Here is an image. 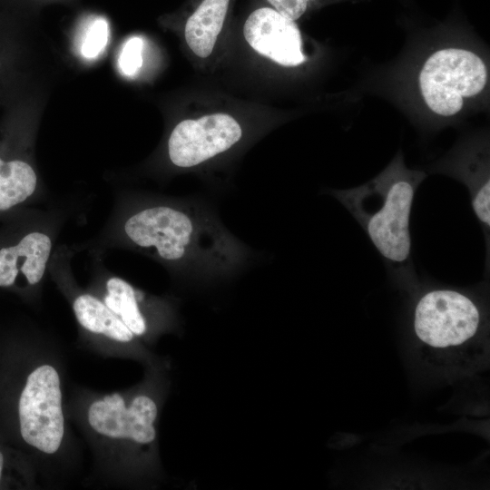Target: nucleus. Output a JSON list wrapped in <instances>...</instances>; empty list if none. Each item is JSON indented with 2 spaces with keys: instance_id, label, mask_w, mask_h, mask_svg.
Wrapping results in <instances>:
<instances>
[{
  "instance_id": "f257e3e1",
  "label": "nucleus",
  "mask_w": 490,
  "mask_h": 490,
  "mask_svg": "<svg viewBox=\"0 0 490 490\" xmlns=\"http://www.w3.org/2000/svg\"><path fill=\"white\" fill-rule=\"evenodd\" d=\"M72 247L103 256L110 250L132 251L175 278L200 279L230 277L253 255L208 201L134 190L114 192L103 227Z\"/></svg>"
},
{
  "instance_id": "f03ea898",
  "label": "nucleus",
  "mask_w": 490,
  "mask_h": 490,
  "mask_svg": "<svg viewBox=\"0 0 490 490\" xmlns=\"http://www.w3.org/2000/svg\"><path fill=\"white\" fill-rule=\"evenodd\" d=\"M398 154L377 176L356 188L330 193L351 213L388 269L413 278L409 220L415 194L426 178Z\"/></svg>"
},
{
  "instance_id": "7ed1b4c3",
  "label": "nucleus",
  "mask_w": 490,
  "mask_h": 490,
  "mask_svg": "<svg viewBox=\"0 0 490 490\" xmlns=\"http://www.w3.org/2000/svg\"><path fill=\"white\" fill-rule=\"evenodd\" d=\"M85 201L77 193L24 210L0 240V287L40 286L64 226L80 216Z\"/></svg>"
},
{
  "instance_id": "20e7f679",
  "label": "nucleus",
  "mask_w": 490,
  "mask_h": 490,
  "mask_svg": "<svg viewBox=\"0 0 490 490\" xmlns=\"http://www.w3.org/2000/svg\"><path fill=\"white\" fill-rule=\"evenodd\" d=\"M416 339L430 352L460 355L486 336V312L472 294L436 288L420 295L413 311Z\"/></svg>"
},
{
  "instance_id": "39448f33",
  "label": "nucleus",
  "mask_w": 490,
  "mask_h": 490,
  "mask_svg": "<svg viewBox=\"0 0 490 490\" xmlns=\"http://www.w3.org/2000/svg\"><path fill=\"white\" fill-rule=\"evenodd\" d=\"M488 80V67L476 53L445 47L424 61L417 75V87L426 108L440 118L449 119L478 97Z\"/></svg>"
},
{
  "instance_id": "423d86ee",
  "label": "nucleus",
  "mask_w": 490,
  "mask_h": 490,
  "mask_svg": "<svg viewBox=\"0 0 490 490\" xmlns=\"http://www.w3.org/2000/svg\"><path fill=\"white\" fill-rule=\"evenodd\" d=\"M247 131L231 114L215 113L179 122L166 142V157L176 172H196L238 150Z\"/></svg>"
},
{
  "instance_id": "0eeeda50",
  "label": "nucleus",
  "mask_w": 490,
  "mask_h": 490,
  "mask_svg": "<svg viewBox=\"0 0 490 490\" xmlns=\"http://www.w3.org/2000/svg\"><path fill=\"white\" fill-rule=\"evenodd\" d=\"M23 439L38 450L53 454L64 436L62 394L57 371L49 365L35 368L27 377L18 404Z\"/></svg>"
},
{
  "instance_id": "6e6552de",
  "label": "nucleus",
  "mask_w": 490,
  "mask_h": 490,
  "mask_svg": "<svg viewBox=\"0 0 490 490\" xmlns=\"http://www.w3.org/2000/svg\"><path fill=\"white\" fill-rule=\"evenodd\" d=\"M243 35L253 51L280 66L297 67L306 62L296 21L271 6L259 7L248 15Z\"/></svg>"
},
{
  "instance_id": "1a4fd4ad",
  "label": "nucleus",
  "mask_w": 490,
  "mask_h": 490,
  "mask_svg": "<svg viewBox=\"0 0 490 490\" xmlns=\"http://www.w3.org/2000/svg\"><path fill=\"white\" fill-rule=\"evenodd\" d=\"M156 416L157 407L150 397H136L126 408L118 393L94 401L88 411L89 424L99 434L112 438H129L141 444L154 440Z\"/></svg>"
},
{
  "instance_id": "9d476101",
  "label": "nucleus",
  "mask_w": 490,
  "mask_h": 490,
  "mask_svg": "<svg viewBox=\"0 0 490 490\" xmlns=\"http://www.w3.org/2000/svg\"><path fill=\"white\" fill-rule=\"evenodd\" d=\"M93 284L102 288V300L129 328L134 336L143 335L148 319L143 310L147 295L127 280L110 272L103 263V255L89 253Z\"/></svg>"
},
{
  "instance_id": "9b49d317",
  "label": "nucleus",
  "mask_w": 490,
  "mask_h": 490,
  "mask_svg": "<svg viewBox=\"0 0 490 490\" xmlns=\"http://www.w3.org/2000/svg\"><path fill=\"white\" fill-rule=\"evenodd\" d=\"M231 0H200L187 17L183 27L185 44L200 63H206L216 53L222 40Z\"/></svg>"
},
{
  "instance_id": "f8f14e48",
  "label": "nucleus",
  "mask_w": 490,
  "mask_h": 490,
  "mask_svg": "<svg viewBox=\"0 0 490 490\" xmlns=\"http://www.w3.org/2000/svg\"><path fill=\"white\" fill-rule=\"evenodd\" d=\"M33 164L21 156L0 153V213L51 200Z\"/></svg>"
},
{
  "instance_id": "ddd939ff",
  "label": "nucleus",
  "mask_w": 490,
  "mask_h": 490,
  "mask_svg": "<svg viewBox=\"0 0 490 490\" xmlns=\"http://www.w3.org/2000/svg\"><path fill=\"white\" fill-rule=\"evenodd\" d=\"M464 153L457 159L440 165V172L461 181L468 189L473 211L481 224L489 244L490 179L488 162L485 152Z\"/></svg>"
},
{
  "instance_id": "4468645a",
  "label": "nucleus",
  "mask_w": 490,
  "mask_h": 490,
  "mask_svg": "<svg viewBox=\"0 0 490 490\" xmlns=\"http://www.w3.org/2000/svg\"><path fill=\"white\" fill-rule=\"evenodd\" d=\"M72 307L78 323L89 332L120 342L133 338V333L122 320L93 294L76 292Z\"/></svg>"
},
{
  "instance_id": "2eb2a0df",
  "label": "nucleus",
  "mask_w": 490,
  "mask_h": 490,
  "mask_svg": "<svg viewBox=\"0 0 490 490\" xmlns=\"http://www.w3.org/2000/svg\"><path fill=\"white\" fill-rule=\"evenodd\" d=\"M285 17L298 21L305 15L324 5L346 0H266ZM351 1V0H347Z\"/></svg>"
},
{
  "instance_id": "dca6fc26",
  "label": "nucleus",
  "mask_w": 490,
  "mask_h": 490,
  "mask_svg": "<svg viewBox=\"0 0 490 490\" xmlns=\"http://www.w3.org/2000/svg\"><path fill=\"white\" fill-rule=\"evenodd\" d=\"M108 24L103 18L95 19L87 28L83 36L81 52L86 58L98 56L108 42Z\"/></svg>"
},
{
  "instance_id": "f3484780",
  "label": "nucleus",
  "mask_w": 490,
  "mask_h": 490,
  "mask_svg": "<svg viewBox=\"0 0 490 490\" xmlns=\"http://www.w3.org/2000/svg\"><path fill=\"white\" fill-rule=\"evenodd\" d=\"M142 49L143 40L141 37L133 36L124 43L119 56V66L125 75H134L141 69Z\"/></svg>"
},
{
  "instance_id": "a211bd4d",
  "label": "nucleus",
  "mask_w": 490,
  "mask_h": 490,
  "mask_svg": "<svg viewBox=\"0 0 490 490\" xmlns=\"http://www.w3.org/2000/svg\"><path fill=\"white\" fill-rule=\"evenodd\" d=\"M3 467H4V456L0 452V480H1V476H2Z\"/></svg>"
}]
</instances>
